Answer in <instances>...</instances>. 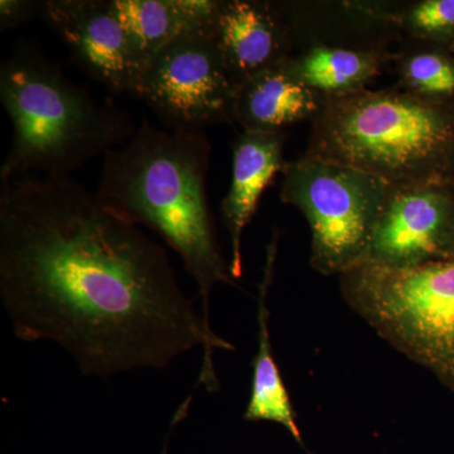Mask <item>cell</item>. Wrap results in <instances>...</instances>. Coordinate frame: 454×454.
<instances>
[{
    "label": "cell",
    "instance_id": "cell-14",
    "mask_svg": "<svg viewBox=\"0 0 454 454\" xmlns=\"http://www.w3.org/2000/svg\"><path fill=\"white\" fill-rule=\"evenodd\" d=\"M280 232L276 230L270 243L267 245V255L262 268V277L258 293V352L253 363V384L249 404L245 411V419L250 422H273L280 424L291 433L292 437L301 441L300 427L295 422L294 411L288 390L284 385L279 367L271 348L268 307L269 292L274 278V267L279 247Z\"/></svg>",
    "mask_w": 454,
    "mask_h": 454
},
{
    "label": "cell",
    "instance_id": "cell-1",
    "mask_svg": "<svg viewBox=\"0 0 454 454\" xmlns=\"http://www.w3.org/2000/svg\"><path fill=\"white\" fill-rule=\"evenodd\" d=\"M0 301L23 342H52L83 376L168 369L201 348L199 384L219 389L234 351L179 286L160 244L70 177L0 184Z\"/></svg>",
    "mask_w": 454,
    "mask_h": 454
},
{
    "label": "cell",
    "instance_id": "cell-2",
    "mask_svg": "<svg viewBox=\"0 0 454 454\" xmlns=\"http://www.w3.org/2000/svg\"><path fill=\"white\" fill-rule=\"evenodd\" d=\"M210 153L205 133L160 129L143 119L125 145L104 155L97 192L106 207L154 230L178 254L208 325L215 286L234 284L206 191Z\"/></svg>",
    "mask_w": 454,
    "mask_h": 454
},
{
    "label": "cell",
    "instance_id": "cell-3",
    "mask_svg": "<svg viewBox=\"0 0 454 454\" xmlns=\"http://www.w3.org/2000/svg\"><path fill=\"white\" fill-rule=\"evenodd\" d=\"M0 100L13 127L2 182L35 173L68 177L138 129L129 114L95 101L28 41L0 66Z\"/></svg>",
    "mask_w": 454,
    "mask_h": 454
},
{
    "label": "cell",
    "instance_id": "cell-21",
    "mask_svg": "<svg viewBox=\"0 0 454 454\" xmlns=\"http://www.w3.org/2000/svg\"><path fill=\"white\" fill-rule=\"evenodd\" d=\"M163 454H166V453H163Z\"/></svg>",
    "mask_w": 454,
    "mask_h": 454
},
{
    "label": "cell",
    "instance_id": "cell-18",
    "mask_svg": "<svg viewBox=\"0 0 454 454\" xmlns=\"http://www.w3.org/2000/svg\"><path fill=\"white\" fill-rule=\"evenodd\" d=\"M391 20L404 40L428 42L452 49L454 0L391 2Z\"/></svg>",
    "mask_w": 454,
    "mask_h": 454
},
{
    "label": "cell",
    "instance_id": "cell-10",
    "mask_svg": "<svg viewBox=\"0 0 454 454\" xmlns=\"http://www.w3.org/2000/svg\"><path fill=\"white\" fill-rule=\"evenodd\" d=\"M291 29L294 50L316 46L394 52L404 40L394 26L389 0L277 2Z\"/></svg>",
    "mask_w": 454,
    "mask_h": 454
},
{
    "label": "cell",
    "instance_id": "cell-4",
    "mask_svg": "<svg viewBox=\"0 0 454 454\" xmlns=\"http://www.w3.org/2000/svg\"><path fill=\"white\" fill-rule=\"evenodd\" d=\"M304 154L363 170L390 187L454 182V106L397 86L325 98Z\"/></svg>",
    "mask_w": 454,
    "mask_h": 454
},
{
    "label": "cell",
    "instance_id": "cell-20",
    "mask_svg": "<svg viewBox=\"0 0 454 454\" xmlns=\"http://www.w3.org/2000/svg\"><path fill=\"white\" fill-rule=\"evenodd\" d=\"M452 50L454 51V44H453Z\"/></svg>",
    "mask_w": 454,
    "mask_h": 454
},
{
    "label": "cell",
    "instance_id": "cell-19",
    "mask_svg": "<svg viewBox=\"0 0 454 454\" xmlns=\"http://www.w3.org/2000/svg\"><path fill=\"white\" fill-rule=\"evenodd\" d=\"M43 2L35 0H2L0 2V32L4 33L31 22L42 13Z\"/></svg>",
    "mask_w": 454,
    "mask_h": 454
},
{
    "label": "cell",
    "instance_id": "cell-15",
    "mask_svg": "<svg viewBox=\"0 0 454 454\" xmlns=\"http://www.w3.org/2000/svg\"><path fill=\"white\" fill-rule=\"evenodd\" d=\"M394 52L316 46L293 53L283 68L325 98L342 97L367 89L391 66Z\"/></svg>",
    "mask_w": 454,
    "mask_h": 454
},
{
    "label": "cell",
    "instance_id": "cell-7",
    "mask_svg": "<svg viewBox=\"0 0 454 454\" xmlns=\"http://www.w3.org/2000/svg\"><path fill=\"white\" fill-rule=\"evenodd\" d=\"M235 95L212 27L184 33L155 52L138 98L167 129L203 133L206 128L234 122Z\"/></svg>",
    "mask_w": 454,
    "mask_h": 454
},
{
    "label": "cell",
    "instance_id": "cell-13",
    "mask_svg": "<svg viewBox=\"0 0 454 454\" xmlns=\"http://www.w3.org/2000/svg\"><path fill=\"white\" fill-rule=\"evenodd\" d=\"M325 104V97L295 80L280 65L238 86L234 122L243 131H286L298 122L312 124Z\"/></svg>",
    "mask_w": 454,
    "mask_h": 454
},
{
    "label": "cell",
    "instance_id": "cell-12",
    "mask_svg": "<svg viewBox=\"0 0 454 454\" xmlns=\"http://www.w3.org/2000/svg\"><path fill=\"white\" fill-rule=\"evenodd\" d=\"M286 140V131H243L232 145L231 184L221 205L231 245L229 271L232 279L243 276L244 230L258 210L265 188L288 164L284 160Z\"/></svg>",
    "mask_w": 454,
    "mask_h": 454
},
{
    "label": "cell",
    "instance_id": "cell-11",
    "mask_svg": "<svg viewBox=\"0 0 454 454\" xmlns=\"http://www.w3.org/2000/svg\"><path fill=\"white\" fill-rule=\"evenodd\" d=\"M214 38L236 89L294 53L288 23L268 0H220Z\"/></svg>",
    "mask_w": 454,
    "mask_h": 454
},
{
    "label": "cell",
    "instance_id": "cell-16",
    "mask_svg": "<svg viewBox=\"0 0 454 454\" xmlns=\"http://www.w3.org/2000/svg\"><path fill=\"white\" fill-rule=\"evenodd\" d=\"M119 16L153 56L184 33L212 28L220 0H114Z\"/></svg>",
    "mask_w": 454,
    "mask_h": 454
},
{
    "label": "cell",
    "instance_id": "cell-9",
    "mask_svg": "<svg viewBox=\"0 0 454 454\" xmlns=\"http://www.w3.org/2000/svg\"><path fill=\"white\" fill-rule=\"evenodd\" d=\"M444 260H454V182L389 187L361 264L406 269Z\"/></svg>",
    "mask_w": 454,
    "mask_h": 454
},
{
    "label": "cell",
    "instance_id": "cell-5",
    "mask_svg": "<svg viewBox=\"0 0 454 454\" xmlns=\"http://www.w3.org/2000/svg\"><path fill=\"white\" fill-rule=\"evenodd\" d=\"M340 286L379 336L454 393V260L406 269L360 264L340 276Z\"/></svg>",
    "mask_w": 454,
    "mask_h": 454
},
{
    "label": "cell",
    "instance_id": "cell-17",
    "mask_svg": "<svg viewBox=\"0 0 454 454\" xmlns=\"http://www.w3.org/2000/svg\"><path fill=\"white\" fill-rule=\"evenodd\" d=\"M397 88L406 92L454 106V51L442 44L403 40L391 61Z\"/></svg>",
    "mask_w": 454,
    "mask_h": 454
},
{
    "label": "cell",
    "instance_id": "cell-8",
    "mask_svg": "<svg viewBox=\"0 0 454 454\" xmlns=\"http://www.w3.org/2000/svg\"><path fill=\"white\" fill-rule=\"evenodd\" d=\"M41 16L83 73L114 92L138 98L151 56L114 0H46Z\"/></svg>",
    "mask_w": 454,
    "mask_h": 454
},
{
    "label": "cell",
    "instance_id": "cell-6",
    "mask_svg": "<svg viewBox=\"0 0 454 454\" xmlns=\"http://www.w3.org/2000/svg\"><path fill=\"white\" fill-rule=\"evenodd\" d=\"M280 199L306 217L310 267L342 276L365 258L389 184L382 179L303 154L283 170Z\"/></svg>",
    "mask_w": 454,
    "mask_h": 454
}]
</instances>
